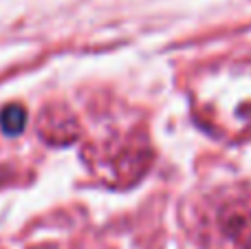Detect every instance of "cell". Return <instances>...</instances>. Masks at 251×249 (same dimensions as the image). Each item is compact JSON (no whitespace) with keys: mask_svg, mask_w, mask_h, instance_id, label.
<instances>
[{"mask_svg":"<svg viewBox=\"0 0 251 249\" xmlns=\"http://www.w3.org/2000/svg\"><path fill=\"white\" fill-rule=\"evenodd\" d=\"M207 249H251V190L227 185L207 199L201 216Z\"/></svg>","mask_w":251,"mask_h":249,"instance_id":"cell-2","label":"cell"},{"mask_svg":"<svg viewBox=\"0 0 251 249\" xmlns=\"http://www.w3.org/2000/svg\"><path fill=\"white\" fill-rule=\"evenodd\" d=\"M25 124H26V113L22 106L9 104L2 108V113H0V128H2L4 135H20L25 130Z\"/></svg>","mask_w":251,"mask_h":249,"instance_id":"cell-3","label":"cell"},{"mask_svg":"<svg viewBox=\"0 0 251 249\" xmlns=\"http://www.w3.org/2000/svg\"><path fill=\"white\" fill-rule=\"evenodd\" d=\"M205 128L227 141L251 137V55L227 57L199 104Z\"/></svg>","mask_w":251,"mask_h":249,"instance_id":"cell-1","label":"cell"}]
</instances>
